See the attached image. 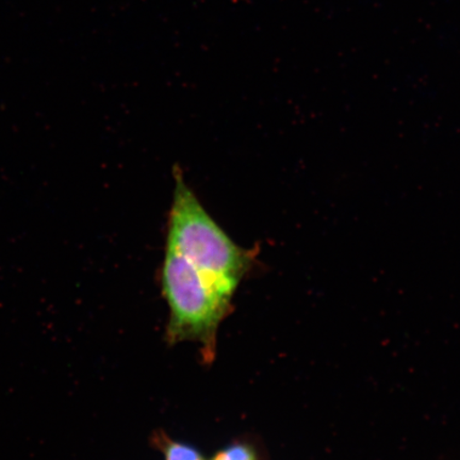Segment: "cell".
<instances>
[{
  "label": "cell",
  "mask_w": 460,
  "mask_h": 460,
  "mask_svg": "<svg viewBox=\"0 0 460 460\" xmlns=\"http://www.w3.org/2000/svg\"><path fill=\"white\" fill-rule=\"evenodd\" d=\"M209 460H259V456L254 445L239 440L222 447Z\"/></svg>",
  "instance_id": "277c9868"
},
{
  "label": "cell",
  "mask_w": 460,
  "mask_h": 460,
  "mask_svg": "<svg viewBox=\"0 0 460 460\" xmlns=\"http://www.w3.org/2000/svg\"><path fill=\"white\" fill-rule=\"evenodd\" d=\"M174 177L166 250L185 258L220 295L233 301L254 264L255 252L234 243L201 205L181 170H175Z\"/></svg>",
  "instance_id": "6da1fadb"
},
{
  "label": "cell",
  "mask_w": 460,
  "mask_h": 460,
  "mask_svg": "<svg viewBox=\"0 0 460 460\" xmlns=\"http://www.w3.org/2000/svg\"><path fill=\"white\" fill-rule=\"evenodd\" d=\"M152 444L163 454L164 460H207L199 448L187 442L172 439L163 429L155 431Z\"/></svg>",
  "instance_id": "3957f363"
},
{
  "label": "cell",
  "mask_w": 460,
  "mask_h": 460,
  "mask_svg": "<svg viewBox=\"0 0 460 460\" xmlns=\"http://www.w3.org/2000/svg\"><path fill=\"white\" fill-rule=\"evenodd\" d=\"M163 293L170 309L166 341L194 342L201 358L211 365L216 358L217 332L233 304L218 293L185 258L170 250L161 271Z\"/></svg>",
  "instance_id": "7a4b0ae2"
}]
</instances>
